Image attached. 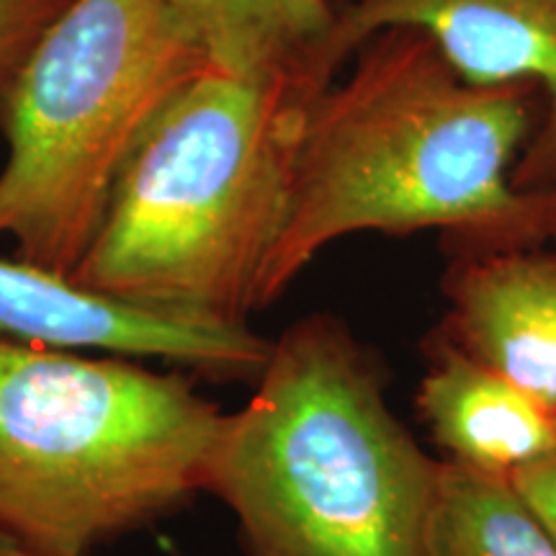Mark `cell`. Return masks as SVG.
<instances>
[{
	"instance_id": "9",
	"label": "cell",
	"mask_w": 556,
	"mask_h": 556,
	"mask_svg": "<svg viewBox=\"0 0 556 556\" xmlns=\"http://www.w3.org/2000/svg\"><path fill=\"white\" fill-rule=\"evenodd\" d=\"M417 415L443 462L513 479L556 451V413L433 330Z\"/></svg>"
},
{
	"instance_id": "1",
	"label": "cell",
	"mask_w": 556,
	"mask_h": 556,
	"mask_svg": "<svg viewBox=\"0 0 556 556\" xmlns=\"http://www.w3.org/2000/svg\"><path fill=\"white\" fill-rule=\"evenodd\" d=\"M351 60V73L309 103L255 312L348 235L441 229L448 253L552 240L556 189L516 186L536 131V88L475 86L415 29L374 34Z\"/></svg>"
},
{
	"instance_id": "8",
	"label": "cell",
	"mask_w": 556,
	"mask_h": 556,
	"mask_svg": "<svg viewBox=\"0 0 556 556\" xmlns=\"http://www.w3.org/2000/svg\"><path fill=\"white\" fill-rule=\"evenodd\" d=\"M435 332L556 413V245L456 250Z\"/></svg>"
},
{
	"instance_id": "17",
	"label": "cell",
	"mask_w": 556,
	"mask_h": 556,
	"mask_svg": "<svg viewBox=\"0 0 556 556\" xmlns=\"http://www.w3.org/2000/svg\"><path fill=\"white\" fill-rule=\"evenodd\" d=\"M345 3H353V0H345ZM345 3H343V5H345Z\"/></svg>"
},
{
	"instance_id": "7",
	"label": "cell",
	"mask_w": 556,
	"mask_h": 556,
	"mask_svg": "<svg viewBox=\"0 0 556 556\" xmlns=\"http://www.w3.org/2000/svg\"><path fill=\"white\" fill-rule=\"evenodd\" d=\"M0 336L58 351L155 358L197 379L250 387L270 353V340L248 325L229 328L163 315L18 258H0Z\"/></svg>"
},
{
	"instance_id": "14",
	"label": "cell",
	"mask_w": 556,
	"mask_h": 556,
	"mask_svg": "<svg viewBox=\"0 0 556 556\" xmlns=\"http://www.w3.org/2000/svg\"><path fill=\"white\" fill-rule=\"evenodd\" d=\"M0 556H37V554L26 552V548H21L18 544H13V541L0 536Z\"/></svg>"
},
{
	"instance_id": "4",
	"label": "cell",
	"mask_w": 556,
	"mask_h": 556,
	"mask_svg": "<svg viewBox=\"0 0 556 556\" xmlns=\"http://www.w3.org/2000/svg\"><path fill=\"white\" fill-rule=\"evenodd\" d=\"M193 379L0 336V536L90 556L204 495L225 413Z\"/></svg>"
},
{
	"instance_id": "2",
	"label": "cell",
	"mask_w": 556,
	"mask_h": 556,
	"mask_svg": "<svg viewBox=\"0 0 556 556\" xmlns=\"http://www.w3.org/2000/svg\"><path fill=\"white\" fill-rule=\"evenodd\" d=\"M384 389L377 353L330 312L270 340L204 477L242 556H426L441 458L417 446Z\"/></svg>"
},
{
	"instance_id": "13",
	"label": "cell",
	"mask_w": 556,
	"mask_h": 556,
	"mask_svg": "<svg viewBox=\"0 0 556 556\" xmlns=\"http://www.w3.org/2000/svg\"><path fill=\"white\" fill-rule=\"evenodd\" d=\"M510 484L516 486L518 495L556 544V451L531 467L520 469Z\"/></svg>"
},
{
	"instance_id": "11",
	"label": "cell",
	"mask_w": 556,
	"mask_h": 556,
	"mask_svg": "<svg viewBox=\"0 0 556 556\" xmlns=\"http://www.w3.org/2000/svg\"><path fill=\"white\" fill-rule=\"evenodd\" d=\"M426 556H556V544L510 479L441 458Z\"/></svg>"
},
{
	"instance_id": "15",
	"label": "cell",
	"mask_w": 556,
	"mask_h": 556,
	"mask_svg": "<svg viewBox=\"0 0 556 556\" xmlns=\"http://www.w3.org/2000/svg\"><path fill=\"white\" fill-rule=\"evenodd\" d=\"M168 556H189V554H184V552H180V548H176V546H168Z\"/></svg>"
},
{
	"instance_id": "3",
	"label": "cell",
	"mask_w": 556,
	"mask_h": 556,
	"mask_svg": "<svg viewBox=\"0 0 556 556\" xmlns=\"http://www.w3.org/2000/svg\"><path fill=\"white\" fill-rule=\"evenodd\" d=\"M319 90L206 62L139 139L75 281L163 315L248 325Z\"/></svg>"
},
{
	"instance_id": "6",
	"label": "cell",
	"mask_w": 556,
	"mask_h": 556,
	"mask_svg": "<svg viewBox=\"0 0 556 556\" xmlns=\"http://www.w3.org/2000/svg\"><path fill=\"white\" fill-rule=\"evenodd\" d=\"M415 29L475 86H533L544 101L516 186L556 189V0H353L338 9L325 52L336 78L374 34Z\"/></svg>"
},
{
	"instance_id": "5",
	"label": "cell",
	"mask_w": 556,
	"mask_h": 556,
	"mask_svg": "<svg viewBox=\"0 0 556 556\" xmlns=\"http://www.w3.org/2000/svg\"><path fill=\"white\" fill-rule=\"evenodd\" d=\"M168 0H70L0 101V238L73 276L139 139L206 65Z\"/></svg>"
},
{
	"instance_id": "12",
	"label": "cell",
	"mask_w": 556,
	"mask_h": 556,
	"mask_svg": "<svg viewBox=\"0 0 556 556\" xmlns=\"http://www.w3.org/2000/svg\"><path fill=\"white\" fill-rule=\"evenodd\" d=\"M70 0H0V101L34 45Z\"/></svg>"
},
{
	"instance_id": "10",
	"label": "cell",
	"mask_w": 556,
	"mask_h": 556,
	"mask_svg": "<svg viewBox=\"0 0 556 556\" xmlns=\"http://www.w3.org/2000/svg\"><path fill=\"white\" fill-rule=\"evenodd\" d=\"M212 65L242 78L332 80L325 52L338 21L332 0H168Z\"/></svg>"
},
{
	"instance_id": "16",
	"label": "cell",
	"mask_w": 556,
	"mask_h": 556,
	"mask_svg": "<svg viewBox=\"0 0 556 556\" xmlns=\"http://www.w3.org/2000/svg\"><path fill=\"white\" fill-rule=\"evenodd\" d=\"M548 242H552V245H556V229H554V235H552V240H548Z\"/></svg>"
}]
</instances>
